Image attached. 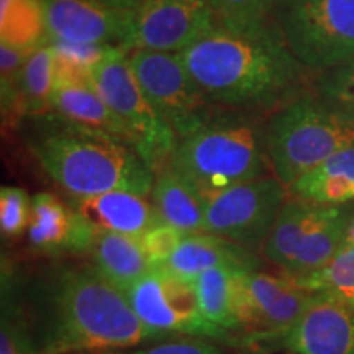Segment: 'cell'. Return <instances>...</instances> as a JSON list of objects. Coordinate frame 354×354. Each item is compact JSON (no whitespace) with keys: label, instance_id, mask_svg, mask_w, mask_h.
Wrapping results in <instances>:
<instances>
[{"label":"cell","instance_id":"obj_1","mask_svg":"<svg viewBox=\"0 0 354 354\" xmlns=\"http://www.w3.org/2000/svg\"><path fill=\"white\" fill-rule=\"evenodd\" d=\"M25 325L38 354H97L169 339L146 326L92 264H61L28 292Z\"/></svg>","mask_w":354,"mask_h":354},{"label":"cell","instance_id":"obj_2","mask_svg":"<svg viewBox=\"0 0 354 354\" xmlns=\"http://www.w3.org/2000/svg\"><path fill=\"white\" fill-rule=\"evenodd\" d=\"M179 56L212 104L251 115L294 100L302 66L272 20L216 24Z\"/></svg>","mask_w":354,"mask_h":354},{"label":"cell","instance_id":"obj_3","mask_svg":"<svg viewBox=\"0 0 354 354\" xmlns=\"http://www.w3.org/2000/svg\"><path fill=\"white\" fill-rule=\"evenodd\" d=\"M30 118L26 143L43 171L73 201L112 190L151 196L154 172L130 145L56 113Z\"/></svg>","mask_w":354,"mask_h":354},{"label":"cell","instance_id":"obj_4","mask_svg":"<svg viewBox=\"0 0 354 354\" xmlns=\"http://www.w3.org/2000/svg\"><path fill=\"white\" fill-rule=\"evenodd\" d=\"M167 166L207 203L233 185L268 176V125L251 113L225 110L177 140Z\"/></svg>","mask_w":354,"mask_h":354},{"label":"cell","instance_id":"obj_5","mask_svg":"<svg viewBox=\"0 0 354 354\" xmlns=\"http://www.w3.org/2000/svg\"><path fill=\"white\" fill-rule=\"evenodd\" d=\"M349 146H354V113L326 99L295 97L268 123L271 172L287 187Z\"/></svg>","mask_w":354,"mask_h":354},{"label":"cell","instance_id":"obj_6","mask_svg":"<svg viewBox=\"0 0 354 354\" xmlns=\"http://www.w3.org/2000/svg\"><path fill=\"white\" fill-rule=\"evenodd\" d=\"M353 207L286 198L261 253L282 274L297 277L323 268L342 250Z\"/></svg>","mask_w":354,"mask_h":354},{"label":"cell","instance_id":"obj_7","mask_svg":"<svg viewBox=\"0 0 354 354\" xmlns=\"http://www.w3.org/2000/svg\"><path fill=\"white\" fill-rule=\"evenodd\" d=\"M271 20L302 66L330 71L354 61V0H281Z\"/></svg>","mask_w":354,"mask_h":354},{"label":"cell","instance_id":"obj_8","mask_svg":"<svg viewBox=\"0 0 354 354\" xmlns=\"http://www.w3.org/2000/svg\"><path fill=\"white\" fill-rule=\"evenodd\" d=\"M94 86L125 123L135 151L156 174L169 161L177 138L141 88L127 51H113L97 66Z\"/></svg>","mask_w":354,"mask_h":354},{"label":"cell","instance_id":"obj_9","mask_svg":"<svg viewBox=\"0 0 354 354\" xmlns=\"http://www.w3.org/2000/svg\"><path fill=\"white\" fill-rule=\"evenodd\" d=\"M315 299L287 274L241 271L234 299V339L243 344H276Z\"/></svg>","mask_w":354,"mask_h":354},{"label":"cell","instance_id":"obj_10","mask_svg":"<svg viewBox=\"0 0 354 354\" xmlns=\"http://www.w3.org/2000/svg\"><path fill=\"white\" fill-rule=\"evenodd\" d=\"M128 59L146 97L177 140L192 135L225 112L203 94L179 55L131 50Z\"/></svg>","mask_w":354,"mask_h":354},{"label":"cell","instance_id":"obj_11","mask_svg":"<svg viewBox=\"0 0 354 354\" xmlns=\"http://www.w3.org/2000/svg\"><path fill=\"white\" fill-rule=\"evenodd\" d=\"M287 194L274 174L233 185L205 203V233L261 251Z\"/></svg>","mask_w":354,"mask_h":354},{"label":"cell","instance_id":"obj_12","mask_svg":"<svg viewBox=\"0 0 354 354\" xmlns=\"http://www.w3.org/2000/svg\"><path fill=\"white\" fill-rule=\"evenodd\" d=\"M140 320L159 333L190 338L228 339L223 330L203 318L194 281L156 266L122 290Z\"/></svg>","mask_w":354,"mask_h":354},{"label":"cell","instance_id":"obj_13","mask_svg":"<svg viewBox=\"0 0 354 354\" xmlns=\"http://www.w3.org/2000/svg\"><path fill=\"white\" fill-rule=\"evenodd\" d=\"M135 48L180 53L216 26L207 0H140L133 8Z\"/></svg>","mask_w":354,"mask_h":354},{"label":"cell","instance_id":"obj_14","mask_svg":"<svg viewBox=\"0 0 354 354\" xmlns=\"http://www.w3.org/2000/svg\"><path fill=\"white\" fill-rule=\"evenodd\" d=\"M48 39L118 48H135L133 10L115 8L99 0H43Z\"/></svg>","mask_w":354,"mask_h":354},{"label":"cell","instance_id":"obj_15","mask_svg":"<svg viewBox=\"0 0 354 354\" xmlns=\"http://www.w3.org/2000/svg\"><path fill=\"white\" fill-rule=\"evenodd\" d=\"M276 346L294 354H354V310L342 299L315 294Z\"/></svg>","mask_w":354,"mask_h":354},{"label":"cell","instance_id":"obj_16","mask_svg":"<svg viewBox=\"0 0 354 354\" xmlns=\"http://www.w3.org/2000/svg\"><path fill=\"white\" fill-rule=\"evenodd\" d=\"M97 228L86 216L50 192H38L32 201L28 225L30 245L46 256L91 254Z\"/></svg>","mask_w":354,"mask_h":354},{"label":"cell","instance_id":"obj_17","mask_svg":"<svg viewBox=\"0 0 354 354\" xmlns=\"http://www.w3.org/2000/svg\"><path fill=\"white\" fill-rule=\"evenodd\" d=\"M73 207L95 228L135 238L165 223L154 202L148 201V196L128 190H112L100 196L76 198Z\"/></svg>","mask_w":354,"mask_h":354},{"label":"cell","instance_id":"obj_18","mask_svg":"<svg viewBox=\"0 0 354 354\" xmlns=\"http://www.w3.org/2000/svg\"><path fill=\"white\" fill-rule=\"evenodd\" d=\"M218 266H234L246 271H258L259 259L253 251H248L223 238L209 233H194L185 234L180 245L161 268H166L176 276L194 281L202 272Z\"/></svg>","mask_w":354,"mask_h":354},{"label":"cell","instance_id":"obj_19","mask_svg":"<svg viewBox=\"0 0 354 354\" xmlns=\"http://www.w3.org/2000/svg\"><path fill=\"white\" fill-rule=\"evenodd\" d=\"M51 113H56L57 117L87 130L104 133L120 140L133 148L130 131L125 123L109 107L107 102L102 99L94 84L55 87Z\"/></svg>","mask_w":354,"mask_h":354},{"label":"cell","instance_id":"obj_20","mask_svg":"<svg viewBox=\"0 0 354 354\" xmlns=\"http://www.w3.org/2000/svg\"><path fill=\"white\" fill-rule=\"evenodd\" d=\"M290 196L322 205H346L354 201V146L299 177L289 187Z\"/></svg>","mask_w":354,"mask_h":354},{"label":"cell","instance_id":"obj_21","mask_svg":"<svg viewBox=\"0 0 354 354\" xmlns=\"http://www.w3.org/2000/svg\"><path fill=\"white\" fill-rule=\"evenodd\" d=\"M88 256L97 271L120 290L153 269L138 238L99 228Z\"/></svg>","mask_w":354,"mask_h":354},{"label":"cell","instance_id":"obj_22","mask_svg":"<svg viewBox=\"0 0 354 354\" xmlns=\"http://www.w3.org/2000/svg\"><path fill=\"white\" fill-rule=\"evenodd\" d=\"M151 201L166 225L184 234L205 233V202L167 165L154 174Z\"/></svg>","mask_w":354,"mask_h":354},{"label":"cell","instance_id":"obj_23","mask_svg":"<svg viewBox=\"0 0 354 354\" xmlns=\"http://www.w3.org/2000/svg\"><path fill=\"white\" fill-rule=\"evenodd\" d=\"M241 271L246 269L218 266L194 279L203 318L216 328L223 330L230 342H233L234 335V299L236 281Z\"/></svg>","mask_w":354,"mask_h":354},{"label":"cell","instance_id":"obj_24","mask_svg":"<svg viewBox=\"0 0 354 354\" xmlns=\"http://www.w3.org/2000/svg\"><path fill=\"white\" fill-rule=\"evenodd\" d=\"M0 41L24 51L50 43L43 0H0Z\"/></svg>","mask_w":354,"mask_h":354},{"label":"cell","instance_id":"obj_25","mask_svg":"<svg viewBox=\"0 0 354 354\" xmlns=\"http://www.w3.org/2000/svg\"><path fill=\"white\" fill-rule=\"evenodd\" d=\"M55 95V55L51 44L30 53L20 73L21 117H41L53 112Z\"/></svg>","mask_w":354,"mask_h":354},{"label":"cell","instance_id":"obj_26","mask_svg":"<svg viewBox=\"0 0 354 354\" xmlns=\"http://www.w3.org/2000/svg\"><path fill=\"white\" fill-rule=\"evenodd\" d=\"M292 279L315 294H326L342 300L354 299V246L339 251L328 264L317 271Z\"/></svg>","mask_w":354,"mask_h":354},{"label":"cell","instance_id":"obj_27","mask_svg":"<svg viewBox=\"0 0 354 354\" xmlns=\"http://www.w3.org/2000/svg\"><path fill=\"white\" fill-rule=\"evenodd\" d=\"M32 51L17 50L2 44L0 46V86H2L3 117L19 118L20 112V73L26 57Z\"/></svg>","mask_w":354,"mask_h":354},{"label":"cell","instance_id":"obj_28","mask_svg":"<svg viewBox=\"0 0 354 354\" xmlns=\"http://www.w3.org/2000/svg\"><path fill=\"white\" fill-rule=\"evenodd\" d=\"M216 17V24L253 25L271 20L281 0H207Z\"/></svg>","mask_w":354,"mask_h":354},{"label":"cell","instance_id":"obj_29","mask_svg":"<svg viewBox=\"0 0 354 354\" xmlns=\"http://www.w3.org/2000/svg\"><path fill=\"white\" fill-rule=\"evenodd\" d=\"M32 201L20 187L3 185L0 189V230L6 238H17L28 230Z\"/></svg>","mask_w":354,"mask_h":354},{"label":"cell","instance_id":"obj_30","mask_svg":"<svg viewBox=\"0 0 354 354\" xmlns=\"http://www.w3.org/2000/svg\"><path fill=\"white\" fill-rule=\"evenodd\" d=\"M184 236L185 234L183 232L171 227V225L161 223L158 227L148 230L145 234H141L138 240L146 258H148L153 268H156V266H162L171 258V254L180 245Z\"/></svg>","mask_w":354,"mask_h":354},{"label":"cell","instance_id":"obj_31","mask_svg":"<svg viewBox=\"0 0 354 354\" xmlns=\"http://www.w3.org/2000/svg\"><path fill=\"white\" fill-rule=\"evenodd\" d=\"M320 92L323 99L354 113V61L326 71L320 79Z\"/></svg>","mask_w":354,"mask_h":354},{"label":"cell","instance_id":"obj_32","mask_svg":"<svg viewBox=\"0 0 354 354\" xmlns=\"http://www.w3.org/2000/svg\"><path fill=\"white\" fill-rule=\"evenodd\" d=\"M97 354H221L220 349L202 338L190 336H176V338L162 339L151 346L141 349H115V351Z\"/></svg>","mask_w":354,"mask_h":354},{"label":"cell","instance_id":"obj_33","mask_svg":"<svg viewBox=\"0 0 354 354\" xmlns=\"http://www.w3.org/2000/svg\"><path fill=\"white\" fill-rule=\"evenodd\" d=\"M99 2L115 8H123V10H133L138 3L136 0H99Z\"/></svg>","mask_w":354,"mask_h":354},{"label":"cell","instance_id":"obj_34","mask_svg":"<svg viewBox=\"0 0 354 354\" xmlns=\"http://www.w3.org/2000/svg\"><path fill=\"white\" fill-rule=\"evenodd\" d=\"M353 246H354V215L351 216V220H349L346 233H344V238L342 243V250L339 251H344V250H348V248H353Z\"/></svg>","mask_w":354,"mask_h":354},{"label":"cell","instance_id":"obj_35","mask_svg":"<svg viewBox=\"0 0 354 354\" xmlns=\"http://www.w3.org/2000/svg\"><path fill=\"white\" fill-rule=\"evenodd\" d=\"M344 302H346L349 307H351L353 310H354V299H349V300H344Z\"/></svg>","mask_w":354,"mask_h":354},{"label":"cell","instance_id":"obj_36","mask_svg":"<svg viewBox=\"0 0 354 354\" xmlns=\"http://www.w3.org/2000/svg\"><path fill=\"white\" fill-rule=\"evenodd\" d=\"M136 2H140V0H136ZM136 6H138V3H136Z\"/></svg>","mask_w":354,"mask_h":354}]
</instances>
